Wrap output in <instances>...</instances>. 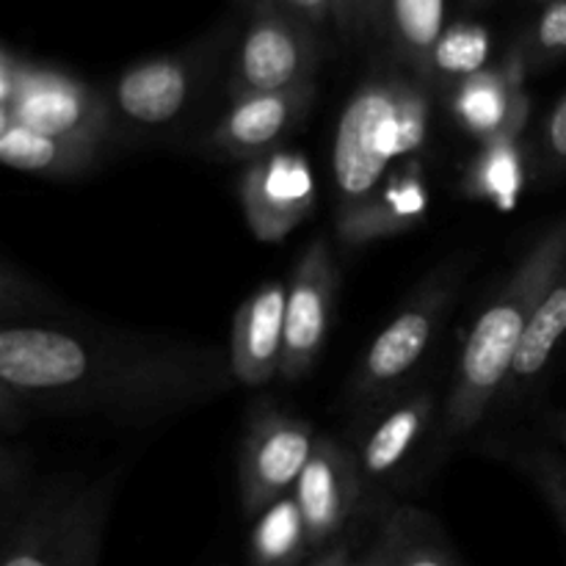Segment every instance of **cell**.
Returning <instances> with one entry per match:
<instances>
[{
	"label": "cell",
	"instance_id": "obj_1",
	"mask_svg": "<svg viewBox=\"0 0 566 566\" xmlns=\"http://www.w3.org/2000/svg\"><path fill=\"white\" fill-rule=\"evenodd\" d=\"M235 385L230 354L205 343L88 324L3 321L0 329L3 437H14L31 409L149 423Z\"/></svg>",
	"mask_w": 566,
	"mask_h": 566
},
{
	"label": "cell",
	"instance_id": "obj_2",
	"mask_svg": "<svg viewBox=\"0 0 566 566\" xmlns=\"http://www.w3.org/2000/svg\"><path fill=\"white\" fill-rule=\"evenodd\" d=\"M566 265V216L547 227L525 252L501 291L484 304L459 352L442 412L440 442L462 440L501 403L525 329L547 287Z\"/></svg>",
	"mask_w": 566,
	"mask_h": 566
},
{
	"label": "cell",
	"instance_id": "obj_3",
	"mask_svg": "<svg viewBox=\"0 0 566 566\" xmlns=\"http://www.w3.org/2000/svg\"><path fill=\"white\" fill-rule=\"evenodd\" d=\"M434 92L407 70L365 77L343 105L332 144L337 210L379 191L429 142Z\"/></svg>",
	"mask_w": 566,
	"mask_h": 566
},
{
	"label": "cell",
	"instance_id": "obj_4",
	"mask_svg": "<svg viewBox=\"0 0 566 566\" xmlns=\"http://www.w3.org/2000/svg\"><path fill=\"white\" fill-rule=\"evenodd\" d=\"M114 481L59 475L33 484L3 514L0 566H97L111 514Z\"/></svg>",
	"mask_w": 566,
	"mask_h": 566
},
{
	"label": "cell",
	"instance_id": "obj_5",
	"mask_svg": "<svg viewBox=\"0 0 566 566\" xmlns=\"http://www.w3.org/2000/svg\"><path fill=\"white\" fill-rule=\"evenodd\" d=\"M224 48L227 33H221L177 53L136 61L119 72L114 86L105 88L114 114L116 147L155 142L166 133L180 130L210 86L216 61Z\"/></svg>",
	"mask_w": 566,
	"mask_h": 566
},
{
	"label": "cell",
	"instance_id": "obj_6",
	"mask_svg": "<svg viewBox=\"0 0 566 566\" xmlns=\"http://www.w3.org/2000/svg\"><path fill=\"white\" fill-rule=\"evenodd\" d=\"M0 119H14L31 130L114 149V114L108 92L59 66L17 55H0Z\"/></svg>",
	"mask_w": 566,
	"mask_h": 566
},
{
	"label": "cell",
	"instance_id": "obj_7",
	"mask_svg": "<svg viewBox=\"0 0 566 566\" xmlns=\"http://www.w3.org/2000/svg\"><path fill=\"white\" fill-rule=\"evenodd\" d=\"M459 291V265L434 271L401 313L374 337L346 387L352 412H376L396 398L442 332Z\"/></svg>",
	"mask_w": 566,
	"mask_h": 566
},
{
	"label": "cell",
	"instance_id": "obj_8",
	"mask_svg": "<svg viewBox=\"0 0 566 566\" xmlns=\"http://www.w3.org/2000/svg\"><path fill=\"white\" fill-rule=\"evenodd\" d=\"M318 28L276 0L254 6L230 61L227 97L285 92L315 81L321 64Z\"/></svg>",
	"mask_w": 566,
	"mask_h": 566
},
{
	"label": "cell",
	"instance_id": "obj_9",
	"mask_svg": "<svg viewBox=\"0 0 566 566\" xmlns=\"http://www.w3.org/2000/svg\"><path fill=\"white\" fill-rule=\"evenodd\" d=\"M313 423L274 403H258L238 453V497L247 517H260L296 490L315 451Z\"/></svg>",
	"mask_w": 566,
	"mask_h": 566
},
{
	"label": "cell",
	"instance_id": "obj_10",
	"mask_svg": "<svg viewBox=\"0 0 566 566\" xmlns=\"http://www.w3.org/2000/svg\"><path fill=\"white\" fill-rule=\"evenodd\" d=\"M365 492L357 451L335 437L318 434L313 457L293 490L313 553L346 542V531L363 506Z\"/></svg>",
	"mask_w": 566,
	"mask_h": 566
},
{
	"label": "cell",
	"instance_id": "obj_11",
	"mask_svg": "<svg viewBox=\"0 0 566 566\" xmlns=\"http://www.w3.org/2000/svg\"><path fill=\"white\" fill-rule=\"evenodd\" d=\"M315 92L318 86L313 81L285 92L230 99L224 114L205 133L202 153L216 160H243V164L276 153L310 116Z\"/></svg>",
	"mask_w": 566,
	"mask_h": 566
},
{
	"label": "cell",
	"instance_id": "obj_12",
	"mask_svg": "<svg viewBox=\"0 0 566 566\" xmlns=\"http://www.w3.org/2000/svg\"><path fill=\"white\" fill-rule=\"evenodd\" d=\"M340 274L326 238H315L298 258L287 285L285 307V352L280 376L298 381L313 370L329 337L335 318V298Z\"/></svg>",
	"mask_w": 566,
	"mask_h": 566
},
{
	"label": "cell",
	"instance_id": "obj_13",
	"mask_svg": "<svg viewBox=\"0 0 566 566\" xmlns=\"http://www.w3.org/2000/svg\"><path fill=\"white\" fill-rule=\"evenodd\" d=\"M238 199L252 235L263 243H280L313 213V169L302 153L282 147L243 166Z\"/></svg>",
	"mask_w": 566,
	"mask_h": 566
},
{
	"label": "cell",
	"instance_id": "obj_14",
	"mask_svg": "<svg viewBox=\"0 0 566 566\" xmlns=\"http://www.w3.org/2000/svg\"><path fill=\"white\" fill-rule=\"evenodd\" d=\"M523 61L509 50L495 66L475 72L448 94V108L457 125L481 144L525 136L531 119V97L525 92Z\"/></svg>",
	"mask_w": 566,
	"mask_h": 566
},
{
	"label": "cell",
	"instance_id": "obj_15",
	"mask_svg": "<svg viewBox=\"0 0 566 566\" xmlns=\"http://www.w3.org/2000/svg\"><path fill=\"white\" fill-rule=\"evenodd\" d=\"M287 287L265 282L235 310L230 332V368L238 385L263 387L280 376L285 352Z\"/></svg>",
	"mask_w": 566,
	"mask_h": 566
},
{
	"label": "cell",
	"instance_id": "obj_16",
	"mask_svg": "<svg viewBox=\"0 0 566 566\" xmlns=\"http://www.w3.org/2000/svg\"><path fill=\"white\" fill-rule=\"evenodd\" d=\"M434 392L415 390L379 409L357 446L365 490H376L407 464L434 420Z\"/></svg>",
	"mask_w": 566,
	"mask_h": 566
},
{
	"label": "cell",
	"instance_id": "obj_17",
	"mask_svg": "<svg viewBox=\"0 0 566 566\" xmlns=\"http://www.w3.org/2000/svg\"><path fill=\"white\" fill-rule=\"evenodd\" d=\"M426 208H429V191L420 175V164L412 160L368 199L337 210V238L346 247H368L374 241L401 235L423 221Z\"/></svg>",
	"mask_w": 566,
	"mask_h": 566
},
{
	"label": "cell",
	"instance_id": "obj_18",
	"mask_svg": "<svg viewBox=\"0 0 566 566\" xmlns=\"http://www.w3.org/2000/svg\"><path fill=\"white\" fill-rule=\"evenodd\" d=\"M357 566H464L442 525L418 506H392Z\"/></svg>",
	"mask_w": 566,
	"mask_h": 566
},
{
	"label": "cell",
	"instance_id": "obj_19",
	"mask_svg": "<svg viewBox=\"0 0 566 566\" xmlns=\"http://www.w3.org/2000/svg\"><path fill=\"white\" fill-rule=\"evenodd\" d=\"M111 149L31 130L14 119H0V160L22 175L44 180H77L92 175Z\"/></svg>",
	"mask_w": 566,
	"mask_h": 566
},
{
	"label": "cell",
	"instance_id": "obj_20",
	"mask_svg": "<svg viewBox=\"0 0 566 566\" xmlns=\"http://www.w3.org/2000/svg\"><path fill=\"white\" fill-rule=\"evenodd\" d=\"M365 28L387 39L401 70L420 77L446 31V0H368L359 31Z\"/></svg>",
	"mask_w": 566,
	"mask_h": 566
},
{
	"label": "cell",
	"instance_id": "obj_21",
	"mask_svg": "<svg viewBox=\"0 0 566 566\" xmlns=\"http://www.w3.org/2000/svg\"><path fill=\"white\" fill-rule=\"evenodd\" d=\"M566 340V265L556 276L547 293L542 296L528 329H525L520 352L514 357L512 374H509L506 390H503L497 409H509L523 403L531 396L542 376L547 374L551 363L556 359L558 348Z\"/></svg>",
	"mask_w": 566,
	"mask_h": 566
},
{
	"label": "cell",
	"instance_id": "obj_22",
	"mask_svg": "<svg viewBox=\"0 0 566 566\" xmlns=\"http://www.w3.org/2000/svg\"><path fill=\"white\" fill-rule=\"evenodd\" d=\"M534 160L536 158H531V147L525 144V136L481 144V149L470 160L468 171H464V197L490 202L501 210L514 208L525 182H528Z\"/></svg>",
	"mask_w": 566,
	"mask_h": 566
},
{
	"label": "cell",
	"instance_id": "obj_23",
	"mask_svg": "<svg viewBox=\"0 0 566 566\" xmlns=\"http://www.w3.org/2000/svg\"><path fill=\"white\" fill-rule=\"evenodd\" d=\"M492 36L479 22H451L431 50L420 81L434 94H451L462 81L486 70Z\"/></svg>",
	"mask_w": 566,
	"mask_h": 566
},
{
	"label": "cell",
	"instance_id": "obj_24",
	"mask_svg": "<svg viewBox=\"0 0 566 566\" xmlns=\"http://www.w3.org/2000/svg\"><path fill=\"white\" fill-rule=\"evenodd\" d=\"M307 525L298 512L296 497L285 495L265 509L249 536V564L252 566H304L313 558Z\"/></svg>",
	"mask_w": 566,
	"mask_h": 566
},
{
	"label": "cell",
	"instance_id": "obj_25",
	"mask_svg": "<svg viewBox=\"0 0 566 566\" xmlns=\"http://www.w3.org/2000/svg\"><path fill=\"white\" fill-rule=\"evenodd\" d=\"M512 53L523 61L528 75L566 59V0L542 6L539 14L517 36Z\"/></svg>",
	"mask_w": 566,
	"mask_h": 566
},
{
	"label": "cell",
	"instance_id": "obj_26",
	"mask_svg": "<svg viewBox=\"0 0 566 566\" xmlns=\"http://www.w3.org/2000/svg\"><path fill=\"white\" fill-rule=\"evenodd\" d=\"M523 470L545 497L551 512L556 514L566 536V459L553 448H531L523 453Z\"/></svg>",
	"mask_w": 566,
	"mask_h": 566
},
{
	"label": "cell",
	"instance_id": "obj_27",
	"mask_svg": "<svg viewBox=\"0 0 566 566\" xmlns=\"http://www.w3.org/2000/svg\"><path fill=\"white\" fill-rule=\"evenodd\" d=\"M36 481L31 479V459L14 446L11 437H3L0 448V514H11L22 503V497L33 490Z\"/></svg>",
	"mask_w": 566,
	"mask_h": 566
},
{
	"label": "cell",
	"instance_id": "obj_28",
	"mask_svg": "<svg viewBox=\"0 0 566 566\" xmlns=\"http://www.w3.org/2000/svg\"><path fill=\"white\" fill-rule=\"evenodd\" d=\"M536 169L545 177L566 175V94L547 111L536 142Z\"/></svg>",
	"mask_w": 566,
	"mask_h": 566
},
{
	"label": "cell",
	"instance_id": "obj_29",
	"mask_svg": "<svg viewBox=\"0 0 566 566\" xmlns=\"http://www.w3.org/2000/svg\"><path fill=\"white\" fill-rule=\"evenodd\" d=\"M276 3L307 20L313 28L335 25L340 33L357 31L354 0H276Z\"/></svg>",
	"mask_w": 566,
	"mask_h": 566
},
{
	"label": "cell",
	"instance_id": "obj_30",
	"mask_svg": "<svg viewBox=\"0 0 566 566\" xmlns=\"http://www.w3.org/2000/svg\"><path fill=\"white\" fill-rule=\"evenodd\" d=\"M359 556H354L352 545L348 542H340V545L329 547L324 553H315L304 566H357Z\"/></svg>",
	"mask_w": 566,
	"mask_h": 566
},
{
	"label": "cell",
	"instance_id": "obj_31",
	"mask_svg": "<svg viewBox=\"0 0 566 566\" xmlns=\"http://www.w3.org/2000/svg\"><path fill=\"white\" fill-rule=\"evenodd\" d=\"M553 431H556V440L562 442V448L566 453V409H564V412H558L556 418H553Z\"/></svg>",
	"mask_w": 566,
	"mask_h": 566
},
{
	"label": "cell",
	"instance_id": "obj_32",
	"mask_svg": "<svg viewBox=\"0 0 566 566\" xmlns=\"http://www.w3.org/2000/svg\"><path fill=\"white\" fill-rule=\"evenodd\" d=\"M490 3H495V0H468L470 9H484V6H490Z\"/></svg>",
	"mask_w": 566,
	"mask_h": 566
},
{
	"label": "cell",
	"instance_id": "obj_33",
	"mask_svg": "<svg viewBox=\"0 0 566 566\" xmlns=\"http://www.w3.org/2000/svg\"><path fill=\"white\" fill-rule=\"evenodd\" d=\"M359 6H363V0H354V22H359Z\"/></svg>",
	"mask_w": 566,
	"mask_h": 566
},
{
	"label": "cell",
	"instance_id": "obj_34",
	"mask_svg": "<svg viewBox=\"0 0 566 566\" xmlns=\"http://www.w3.org/2000/svg\"><path fill=\"white\" fill-rule=\"evenodd\" d=\"M241 3H247V6H252V9H254V6H260V3H265V0H241Z\"/></svg>",
	"mask_w": 566,
	"mask_h": 566
},
{
	"label": "cell",
	"instance_id": "obj_35",
	"mask_svg": "<svg viewBox=\"0 0 566 566\" xmlns=\"http://www.w3.org/2000/svg\"><path fill=\"white\" fill-rule=\"evenodd\" d=\"M365 3H368V0H363V6H359V20H363V11H365ZM357 31H359V22H357Z\"/></svg>",
	"mask_w": 566,
	"mask_h": 566
},
{
	"label": "cell",
	"instance_id": "obj_36",
	"mask_svg": "<svg viewBox=\"0 0 566 566\" xmlns=\"http://www.w3.org/2000/svg\"><path fill=\"white\" fill-rule=\"evenodd\" d=\"M545 3H551V0H545Z\"/></svg>",
	"mask_w": 566,
	"mask_h": 566
}]
</instances>
